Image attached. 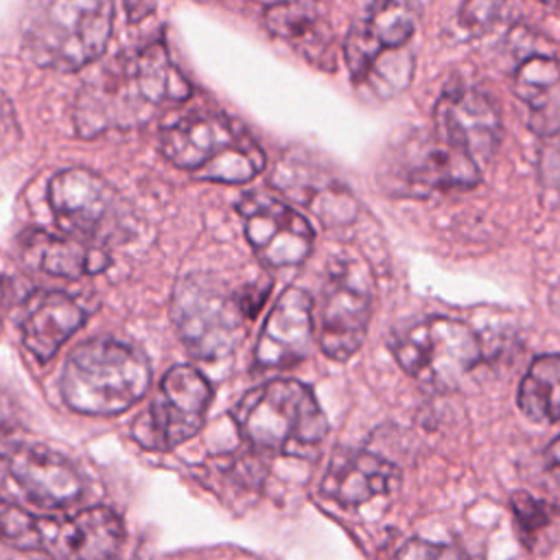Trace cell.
<instances>
[{
    "label": "cell",
    "instance_id": "1",
    "mask_svg": "<svg viewBox=\"0 0 560 560\" xmlns=\"http://www.w3.org/2000/svg\"><path fill=\"white\" fill-rule=\"evenodd\" d=\"M192 85L171 61L162 42L120 55L94 74L77 96L74 122L83 138L133 127L164 103H184Z\"/></svg>",
    "mask_w": 560,
    "mask_h": 560
},
{
    "label": "cell",
    "instance_id": "6",
    "mask_svg": "<svg viewBox=\"0 0 560 560\" xmlns=\"http://www.w3.org/2000/svg\"><path fill=\"white\" fill-rule=\"evenodd\" d=\"M171 315L179 339L199 359L230 354L243 341L247 319H252L241 289L232 291L225 282L206 273H192L177 282Z\"/></svg>",
    "mask_w": 560,
    "mask_h": 560
},
{
    "label": "cell",
    "instance_id": "13",
    "mask_svg": "<svg viewBox=\"0 0 560 560\" xmlns=\"http://www.w3.org/2000/svg\"><path fill=\"white\" fill-rule=\"evenodd\" d=\"M435 136L470 158L479 168L501 138V118L492 101L472 85H448L435 101Z\"/></svg>",
    "mask_w": 560,
    "mask_h": 560
},
{
    "label": "cell",
    "instance_id": "23",
    "mask_svg": "<svg viewBox=\"0 0 560 560\" xmlns=\"http://www.w3.org/2000/svg\"><path fill=\"white\" fill-rule=\"evenodd\" d=\"M319 175L313 168L298 164L293 158L278 162L273 184L295 201L308 206L322 221H348L352 217L350 197L337 184H317Z\"/></svg>",
    "mask_w": 560,
    "mask_h": 560
},
{
    "label": "cell",
    "instance_id": "27",
    "mask_svg": "<svg viewBox=\"0 0 560 560\" xmlns=\"http://www.w3.org/2000/svg\"><path fill=\"white\" fill-rule=\"evenodd\" d=\"M394 560H466L455 547L429 542L422 538H411L402 542Z\"/></svg>",
    "mask_w": 560,
    "mask_h": 560
},
{
    "label": "cell",
    "instance_id": "7",
    "mask_svg": "<svg viewBox=\"0 0 560 560\" xmlns=\"http://www.w3.org/2000/svg\"><path fill=\"white\" fill-rule=\"evenodd\" d=\"M392 352L420 385L453 389L481 359L477 335L459 319L424 317L394 332Z\"/></svg>",
    "mask_w": 560,
    "mask_h": 560
},
{
    "label": "cell",
    "instance_id": "21",
    "mask_svg": "<svg viewBox=\"0 0 560 560\" xmlns=\"http://www.w3.org/2000/svg\"><path fill=\"white\" fill-rule=\"evenodd\" d=\"M265 24L269 33L284 39L302 57L319 68L335 66L332 31L317 4L278 2L267 7Z\"/></svg>",
    "mask_w": 560,
    "mask_h": 560
},
{
    "label": "cell",
    "instance_id": "22",
    "mask_svg": "<svg viewBox=\"0 0 560 560\" xmlns=\"http://www.w3.org/2000/svg\"><path fill=\"white\" fill-rule=\"evenodd\" d=\"M514 94L527 107V122L536 133H560V63L553 57H527L514 72Z\"/></svg>",
    "mask_w": 560,
    "mask_h": 560
},
{
    "label": "cell",
    "instance_id": "16",
    "mask_svg": "<svg viewBox=\"0 0 560 560\" xmlns=\"http://www.w3.org/2000/svg\"><path fill=\"white\" fill-rule=\"evenodd\" d=\"M44 549L59 558L112 560L125 538L122 521L109 508H85L72 518H42Z\"/></svg>",
    "mask_w": 560,
    "mask_h": 560
},
{
    "label": "cell",
    "instance_id": "5",
    "mask_svg": "<svg viewBox=\"0 0 560 560\" xmlns=\"http://www.w3.org/2000/svg\"><path fill=\"white\" fill-rule=\"evenodd\" d=\"M112 22L114 4L105 0L44 2L24 24V52L48 70H81L105 52Z\"/></svg>",
    "mask_w": 560,
    "mask_h": 560
},
{
    "label": "cell",
    "instance_id": "28",
    "mask_svg": "<svg viewBox=\"0 0 560 560\" xmlns=\"http://www.w3.org/2000/svg\"><path fill=\"white\" fill-rule=\"evenodd\" d=\"M501 9L503 4H497V2H468L459 9V22L466 26L468 33L479 35L494 24L497 13Z\"/></svg>",
    "mask_w": 560,
    "mask_h": 560
},
{
    "label": "cell",
    "instance_id": "15",
    "mask_svg": "<svg viewBox=\"0 0 560 560\" xmlns=\"http://www.w3.org/2000/svg\"><path fill=\"white\" fill-rule=\"evenodd\" d=\"M313 341V300L300 287L282 291L260 330L254 365L282 370L300 363Z\"/></svg>",
    "mask_w": 560,
    "mask_h": 560
},
{
    "label": "cell",
    "instance_id": "3",
    "mask_svg": "<svg viewBox=\"0 0 560 560\" xmlns=\"http://www.w3.org/2000/svg\"><path fill=\"white\" fill-rule=\"evenodd\" d=\"M245 440L267 453L315 457L326 440L328 422L308 385L276 378L249 389L234 407Z\"/></svg>",
    "mask_w": 560,
    "mask_h": 560
},
{
    "label": "cell",
    "instance_id": "11",
    "mask_svg": "<svg viewBox=\"0 0 560 560\" xmlns=\"http://www.w3.org/2000/svg\"><path fill=\"white\" fill-rule=\"evenodd\" d=\"M372 313V280L363 265L337 260L322 287L317 337L335 361L350 359L365 341Z\"/></svg>",
    "mask_w": 560,
    "mask_h": 560
},
{
    "label": "cell",
    "instance_id": "30",
    "mask_svg": "<svg viewBox=\"0 0 560 560\" xmlns=\"http://www.w3.org/2000/svg\"><path fill=\"white\" fill-rule=\"evenodd\" d=\"M13 429H15L13 416H11L9 407L4 402H0V453L9 451V442H11ZM9 455H11V451H9Z\"/></svg>",
    "mask_w": 560,
    "mask_h": 560
},
{
    "label": "cell",
    "instance_id": "14",
    "mask_svg": "<svg viewBox=\"0 0 560 560\" xmlns=\"http://www.w3.org/2000/svg\"><path fill=\"white\" fill-rule=\"evenodd\" d=\"M245 223V236L254 254L271 267L302 262L313 247V230L308 221L265 192H249L238 201Z\"/></svg>",
    "mask_w": 560,
    "mask_h": 560
},
{
    "label": "cell",
    "instance_id": "8",
    "mask_svg": "<svg viewBox=\"0 0 560 560\" xmlns=\"http://www.w3.org/2000/svg\"><path fill=\"white\" fill-rule=\"evenodd\" d=\"M48 203L59 228L88 245L131 236V210L122 197L88 168L59 171L48 184Z\"/></svg>",
    "mask_w": 560,
    "mask_h": 560
},
{
    "label": "cell",
    "instance_id": "25",
    "mask_svg": "<svg viewBox=\"0 0 560 560\" xmlns=\"http://www.w3.org/2000/svg\"><path fill=\"white\" fill-rule=\"evenodd\" d=\"M0 540L22 549V551H42L44 532L42 518L33 516L24 508L0 501Z\"/></svg>",
    "mask_w": 560,
    "mask_h": 560
},
{
    "label": "cell",
    "instance_id": "17",
    "mask_svg": "<svg viewBox=\"0 0 560 560\" xmlns=\"http://www.w3.org/2000/svg\"><path fill=\"white\" fill-rule=\"evenodd\" d=\"M9 472L33 503L48 510L68 508L83 492L77 468L44 446H18L9 455Z\"/></svg>",
    "mask_w": 560,
    "mask_h": 560
},
{
    "label": "cell",
    "instance_id": "18",
    "mask_svg": "<svg viewBox=\"0 0 560 560\" xmlns=\"http://www.w3.org/2000/svg\"><path fill=\"white\" fill-rule=\"evenodd\" d=\"M398 483L400 470L385 457L370 451L343 448L330 457L322 479V492L343 508H357L389 494Z\"/></svg>",
    "mask_w": 560,
    "mask_h": 560
},
{
    "label": "cell",
    "instance_id": "9",
    "mask_svg": "<svg viewBox=\"0 0 560 560\" xmlns=\"http://www.w3.org/2000/svg\"><path fill=\"white\" fill-rule=\"evenodd\" d=\"M378 182L389 195L427 197L475 186L479 166L435 133L413 131L396 140L383 155Z\"/></svg>",
    "mask_w": 560,
    "mask_h": 560
},
{
    "label": "cell",
    "instance_id": "12",
    "mask_svg": "<svg viewBox=\"0 0 560 560\" xmlns=\"http://www.w3.org/2000/svg\"><path fill=\"white\" fill-rule=\"evenodd\" d=\"M418 20V7L411 2H374L350 26L343 55L357 85L368 83L378 70L394 61Z\"/></svg>",
    "mask_w": 560,
    "mask_h": 560
},
{
    "label": "cell",
    "instance_id": "29",
    "mask_svg": "<svg viewBox=\"0 0 560 560\" xmlns=\"http://www.w3.org/2000/svg\"><path fill=\"white\" fill-rule=\"evenodd\" d=\"M540 179L547 188L560 192V133L545 140L540 149Z\"/></svg>",
    "mask_w": 560,
    "mask_h": 560
},
{
    "label": "cell",
    "instance_id": "20",
    "mask_svg": "<svg viewBox=\"0 0 560 560\" xmlns=\"http://www.w3.org/2000/svg\"><path fill=\"white\" fill-rule=\"evenodd\" d=\"M20 252L26 265L59 278H83L109 267V254L103 247L88 245L72 236L50 234L46 230H26L20 238Z\"/></svg>",
    "mask_w": 560,
    "mask_h": 560
},
{
    "label": "cell",
    "instance_id": "26",
    "mask_svg": "<svg viewBox=\"0 0 560 560\" xmlns=\"http://www.w3.org/2000/svg\"><path fill=\"white\" fill-rule=\"evenodd\" d=\"M510 503H512V512H514L518 532L523 536V542L527 547H534L536 538H540V534L551 527L558 512L545 501L534 499L529 492H514Z\"/></svg>",
    "mask_w": 560,
    "mask_h": 560
},
{
    "label": "cell",
    "instance_id": "2",
    "mask_svg": "<svg viewBox=\"0 0 560 560\" xmlns=\"http://www.w3.org/2000/svg\"><path fill=\"white\" fill-rule=\"evenodd\" d=\"M164 158L197 179L243 184L256 177L267 160L247 129L223 114L192 112L160 131Z\"/></svg>",
    "mask_w": 560,
    "mask_h": 560
},
{
    "label": "cell",
    "instance_id": "31",
    "mask_svg": "<svg viewBox=\"0 0 560 560\" xmlns=\"http://www.w3.org/2000/svg\"><path fill=\"white\" fill-rule=\"evenodd\" d=\"M545 468L549 470V475H553L560 481V435L545 448Z\"/></svg>",
    "mask_w": 560,
    "mask_h": 560
},
{
    "label": "cell",
    "instance_id": "32",
    "mask_svg": "<svg viewBox=\"0 0 560 560\" xmlns=\"http://www.w3.org/2000/svg\"><path fill=\"white\" fill-rule=\"evenodd\" d=\"M549 306L551 311L556 313V317H560V278L556 280V284L551 287V293H549Z\"/></svg>",
    "mask_w": 560,
    "mask_h": 560
},
{
    "label": "cell",
    "instance_id": "24",
    "mask_svg": "<svg viewBox=\"0 0 560 560\" xmlns=\"http://www.w3.org/2000/svg\"><path fill=\"white\" fill-rule=\"evenodd\" d=\"M518 407L534 422L560 420V354L532 361L518 387Z\"/></svg>",
    "mask_w": 560,
    "mask_h": 560
},
{
    "label": "cell",
    "instance_id": "4",
    "mask_svg": "<svg viewBox=\"0 0 560 560\" xmlns=\"http://www.w3.org/2000/svg\"><path fill=\"white\" fill-rule=\"evenodd\" d=\"M151 385L147 357L109 337L81 343L66 359L61 396L66 405L88 416H114L136 405Z\"/></svg>",
    "mask_w": 560,
    "mask_h": 560
},
{
    "label": "cell",
    "instance_id": "19",
    "mask_svg": "<svg viewBox=\"0 0 560 560\" xmlns=\"http://www.w3.org/2000/svg\"><path fill=\"white\" fill-rule=\"evenodd\" d=\"M83 322L85 313L74 298L61 291H44L26 302L22 341L37 361H50Z\"/></svg>",
    "mask_w": 560,
    "mask_h": 560
},
{
    "label": "cell",
    "instance_id": "10",
    "mask_svg": "<svg viewBox=\"0 0 560 560\" xmlns=\"http://www.w3.org/2000/svg\"><path fill=\"white\" fill-rule=\"evenodd\" d=\"M210 400L208 378L190 365H175L131 424V435L142 448L171 451L201 429Z\"/></svg>",
    "mask_w": 560,
    "mask_h": 560
}]
</instances>
